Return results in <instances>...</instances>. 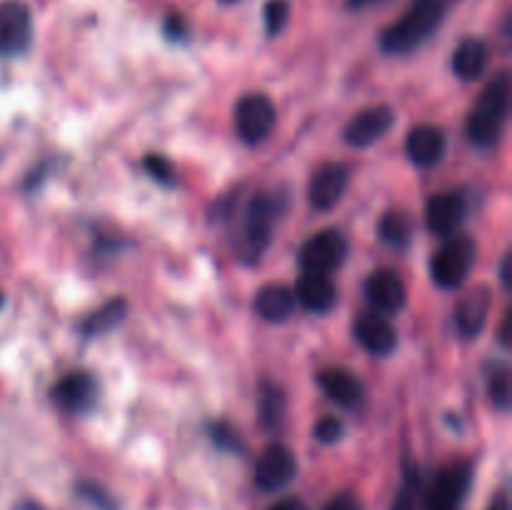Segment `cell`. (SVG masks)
Segmentation results:
<instances>
[{"label":"cell","mask_w":512,"mask_h":510,"mask_svg":"<svg viewBox=\"0 0 512 510\" xmlns=\"http://www.w3.org/2000/svg\"><path fill=\"white\" fill-rule=\"evenodd\" d=\"M510 113V75L498 73L488 83V88L480 93L475 105L470 108L468 123H465V135L473 145L488 150L498 145L503 135L505 123Z\"/></svg>","instance_id":"1"},{"label":"cell","mask_w":512,"mask_h":510,"mask_svg":"<svg viewBox=\"0 0 512 510\" xmlns=\"http://www.w3.org/2000/svg\"><path fill=\"white\" fill-rule=\"evenodd\" d=\"M455 0H415L413 8L390 25L380 38V48L388 55H405L418 50L440 28Z\"/></svg>","instance_id":"2"},{"label":"cell","mask_w":512,"mask_h":510,"mask_svg":"<svg viewBox=\"0 0 512 510\" xmlns=\"http://www.w3.org/2000/svg\"><path fill=\"white\" fill-rule=\"evenodd\" d=\"M285 213L283 193H258L245 208L243 230H240V253L245 260H258L273 238L275 223Z\"/></svg>","instance_id":"3"},{"label":"cell","mask_w":512,"mask_h":510,"mask_svg":"<svg viewBox=\"0 0 512 510\" xmlns=\"http://www.w3.org/2000/svg\"><path fill=\"white\" fill-rule=\"evenodd\" d=\"M475 258H478V245L470 235H450L430 260V278L445 290L458 288L473 270Z\"/></svg>","instance_id":"4"},{"label":"cell","mask_w":512,"mask_h":510,"mask_svg":"<svg viewBox=\"0 0 512 510\" xmlns=\"http://www.w3.org/2000/svg\"><path fill=\"white\" fill-rule=\"evenodd\" d=\"M473 485V463L460 460L448 465L435 475L428 495H425V510H460Z\"/></svg>","instance_id":"5"},{"label":"cell","mask_w":512,"mask_h":510,"mask_svg":"<svg viewBox=\"0 0 512 510\" xmlns=\"http://www.w3.org/2000/svg\"><path fill=\"white\" fill-rule=\"evenodd\" d=\"M275 128V105L268 95L248 93L235 105V130L248 145L263 143Z\"/></svg>","instance_id":"6"},{"label":"cell","mask_w":512,"mask_h":510,"mask_svg":"<svg viewBox=\"0 0 512 510\" xmlns=\"http://www.w3.org/2000/svg\"><path fill=\"white\" fill-rule=\"evenodd\" d=\"M348 250L350 245L340 230H320L318 235H313V238L300 248V265L305 268V273L328 275L345 263Z\"/></svg>","instance_id":"7"},{"label":"cell","mask_w":512,"mask_h":510,"mask_svg":"<svg viewBox=\"0 0 512 510\" xmlns=\"http://www.w3.org/2000/svg\"><path fill=\"white\" fill-rule=\"evenodd\" d=\"M33 40V15L23 0H0V55L25 53Z\"/></svg>","instance_id":"8"},{"label":"cell","mask_w":512,"mask_h":510,"mask_svg":"<svg viewBox=\"0 0 512 510\" xmlns=\"http://www.w3.org/2000/svg\"><path fill=\"white\" fill-rule=\"evenodd\" d=\"M298 475V460H295L293 450L285 448L283 443H273L260 453L258 463H255V485L263 493H275L290 485Z\"/></svg>","instance_id":"9"},{"label":"cell","mask_w":512,"mask_h":510,"mask_svg":"<svg viewBox=\"0 0 512 510\" xmlns=\"http://www.w3.org/2000/svg\"><path fill=\"white\" fill-rule=\"evenodd\" d=\"M470 213V198L463 190H448V193H438L425 203V223H428L430 233L450 238L460 225L465 223Z\"/></svg>","instance_id":"10"},{"label":"cell","mask_w":512,"mask_h":510,"mask_svg":"<svg viewBox=\"0 0 512 510\" xmlns=\"http://www.w3.org/2000/svg\"><path fill=\"white\" fill-rule=\"evenodd\" d=\"M50 398L58 405L63 413L80 415L85 410H90L98 400V383L90 373H83V370H75V373L63 375L58 383L50 388Z\"/></svg>","instance_id":"11"},{"label":"cell","mask_w":512,"mask_h":510,"mask_svg":"<svg viewBox=\"0 0 512 510\" xmlns=\"http://www.w3.org/2000/svg\"><path fill=\"white\" fill-rule=\"evenodd\" d=\"M395 125V110L390 105H370L360 110L348 125H345V143L353 148H368L378 143L385 133Z\"/></svg>","instance_id":"12"},{"label":"cell","mask_w":512,"mask_h":510,"mask_svg":"<svg viewBox=\"0 0 512 510\" xmlns=\"http://www.w3.org/2000/svg\"><path fill=\"white\" fill-rule=\"evenodd\" d=\"M350 183V170L343 163H325L308 183V200L315 210H330L343 200Z\"/></svg>","instance_id":"13"},{"label":"cell","mask_w":512,"mask_h":510,"mask_svg":"<svg viewBox=\"0 0 512 510\" xmlns=\"http://www.w3.org/2000/svg\"><path fill=\"white\" fill-rule=\"evenodd\" d=\"M353 333L355 340L368 350L370 355H385L395 353L398 348V330L393 328L388 318L383 313H363L358 315L353 325Z\"/></svg>","instance_id":"14"},{"label":"cell","mask_w":512,"mask_h":510,"mask_svg":"<svg viewBox=\"0 0 512 510\" xmlns=\"http://www.w3.org/2000/svg\"><path fill=\"white\" fill-rule=\"evenodd\" d=\"M365 295H368L370 305L375 308V313L395 315L405 308L408 303V290L405 283L400 280L398 273L393 270H378L368 278L365 283Z\"/></svg>","instance_id":"15"},{"label":"cell","mask_w":512,"mask_h":510,"mask_svg":"<svg viewBox=\"0 0 512 510\" xmlns=\"http://www.w3.org/2000/svg\"><path fill=\"white\" fill-rule=\"evenodd\" d=\"M445 140L443 128L433 123L415 125L413 130L405 138V153H408L410 163H415L418 168H430V165L438 163L445 153Z\"/></svg>","instance_id":"16"},{"label":"cell","mask_w":512,"mask_h":510,"mask_svg":"<svg viewBox=\"0 0 512 510\" xmlns=\"http://www.w3.org/2000/svg\"><path fill=\"white\" fill-rule=\"evenodd\" d=\"M295 300H298L305 310H310V313L325 315L335 308V303H338V288H335L330 275L305 273L300 275L298 285H295Z\"/></svg>","instance_id":"17"},{"label":"cell","mask_w":512,"mask_h":510,"mask_svg":"<svg viewBox=\"0 0 512 510\" xmlns=\"http://www.w3.org/2000/svg\"><path fill=\"white\" fill-rule=\"evenodd\" d=\"M318 385L340 408H358L365 400V388L350 370L325 368L318 373Z\"/></svg>","instance_id":"18"},{"label":"cell","mask_w":512,"mask_h":510,"mask_svg":"<svg viewBox=\"0 0 512 510\" xmlns=\"http://www.w3.org/2000/svg\"><path fill=\"white\" fill-rule=\"evenodd\" d=\"M490 305H493V295H490L485 285H478V288H473L460 300L458 308H455V325H458V330L465 338L480 335V330L488 323Z\"/></svg>","instance_id":"19"},{"label":"cell","mask_w":512,"mask_h":510,"mask_svg":"<svg viewBox=\"0 0 512 510\" xmlns=\"http://www.w3.org/2000/svg\"><path fill=\"white\" fill-rule=\"evenodd\" d=\"M295 303H298V300H295L293 288L280 283H270L258 290L253 305H255V313H258L263 320H268V323H285V320L293 315Z\"/></svg>","instance_id":"20"},{"label":"cell","mask_w":512,"mask_h":510,"mask_svg":"<svg viewBox=\"0 0 512 510\" xmlns=\"http://www.w3.org/2000/svg\"><path fill=\"white\" fill-rule=\"evenodd\" d=\"M450 65H453L455 75L460 80H478L485 73V68H488V45L480 38L463 40L455 48Z\"/></svg>","instance_id":"21"},{"label":"cell","mask_w":512,"mask_h":510,"mask_svg":"<svg viewBox=\"0 0 512 510\" xmlns=\"http://www.w3.org/2000/svg\"><path fill=\"white\" fill-rule=\"evenodd\" d=\"M125 315H128V300L113 298L108 300V303L100 305L98 310H93V313L80 323V333H83L85 338H98V335L108 333L115 325L123 323Z\"/></svg>","instance_id":"22"},{"label":"cell","mask_w":512,"mask_h":510,"mask_svg":"<svg viewBox=\"0 0 512 510\" xmlns=\"http://www.w3.org/2000/svg\"><path fill=\"white\" fill-rule=\"evenodd\" d=\"M380 238L390 248H408L413 243V223L400 210H390L380 220Z\"/></svg>","instance_id":"23"},{"label":"cell","mask_w":512,"mask_h":510,"mask_svg":"<svg viewBox=\"0 0 512 510\" xmlns=\"http://www.w3.org/2000/svg\"><path fill=\"white\" fill-rule=\"evenodd\" d=\"M485 385H488L490 403L498 410L510 408V368L503 360H493L485 368Z\"/></svg>","instance_id":"24"},{"label":"cell","mask_w":512,"mask_h":510,"mask_svg":"<svg viewBox=\"0 0 512 510\" xmlns=\"http://www.w3.org/2000/svg\"><path fill=\"white\" fill-rule=\"evenodd\" d=\"M283 405L285 398L280 393L278 385L268 383L263 388V398H260V420H263L265 428H278L280 420H283Z\"/></svg>","instance_id":"25"},{"label":"cell","mask_w":512,"mask_h":510,"mask_svg":"<svg viewBox=\"0 0 512 510\" xmlns=\"http://www.w3.org/2000/svg\"><path fill=\"white\" fill-rule=\"evenodd\" d=\"M208 435L220 450H228V453H240V450H243V438H240L238 430H235L230 423H225V420H215V423H210Z\"/></svg>","instance_id":"26"},{"label":"cell","mask_w":512,"mask_h":510,"mask_svg":"<svg viewBox=\"0 0 512 510\" xmlns=\"http://www.w3.org/2000/svg\"><path fill=\"white\" fill-rule=\"evenodd\" d=\"M418 508H420V475L413 465V468H408L403 488H400V493L395 495V503L390 510H418Z\"/></svg>","instance_id":"27"},{"label":"cell","mask_w":512,"mask_h":510,"mask_svg":"<svg viewBox=\"0 0 512 510\" xmlns=\"http://www.w3.org/2000/svg\"><path fill=\"white\" fill-rule=\"evenodd\" d=\"M288 18H290L288 0H268V3H265L263 20H265V33H268L270 38H273V35H278L280 30L285 28Z\"/></svg>","instance_id":"28"},{"label":"cell","mask_w":512,"mask_h":510,"mask_svg":"<svg viewBox=\"0 0 512 510\" xmlns=\"http://www.w3.org/2000/svg\"><path fill=\"white\" fill-rule=\"evenodd\" d=\"M143 165H145V170H148V175L155 180V183H160V185H173L175 183L173 163H170L168 158H163V155L148 153V155H145Z\"/></svg>","instance_id":"29"},{"label":"cell","mask_w":512,"mask_h":510,"mask_svg":"<svg viewBox=\"0 0 512 510\" xmlns=\"http://www.w3.org/2000/svg\"><path fill=\"white\" fill-rule=\"evenodd\" d=\"M313 435H315V438H318L323 445L338 443V440L345 435L343 420L333 418V415H325V418H320L318 423H315Z\"/></svg>","instance_id":"30"},{"label":"cell","mask_w":512,"mask_h":510,"mask_svg":"<svg viewBox=\"0 0 512 510\" xmlns=\"http://www.w3.org/2000/svg\"><path fill=\"white\" fill-rule=\"evenodd\" d=\"M78 495L83 500H88L90 505H95L98 510H115L113 495L105 493L98 483H88V480H83V483H78Z\"/></svg>","instance_id":"31"},{"label":"cell","mask_w":512,"mask_h":510,"mask_svg":"<svg viewBox=\"0 0 512 510\" xmlns=\"http://www.w3.org/2000/svg\"><path fill=\"white\" fill-rule=\"evenodd\" d=\"M163 30L165 35H168V40H183L185 35H188V23H185V18L180 13H170L168 18H165Z\"/></svg>","instance_id":"32"},{"label":"cell","mask_w":512,"mask_h":510,"mask_svg":"<svg viewBox=\"0 0 512 510\" xmlns=\"http://www.w3.org/2000/svg\"><path fill=\"white\" fill-rule=\"evenodd\" d=\"M325 510H363L360 508V500L350 493H340L325 505Z\"/></svg>","instance_id":"33"},{"label":"cell","mask_w":512,"mask_h":510,"mask_svg":"<svg viewBox=\"0 0 512 510\" xmlns=\"http://www.w3.org/2000/svg\"><path fill=\"white\" fill-rule=\"evenodd\" d=\"M510 320H512V313L510 310H505L503 323H500V333H498L500 345H503V348H510Z\"/></svg>","instance_id":"34"},{"label":"cell","mask_w":512,"mask_h":510,"mask_svg":"<svg viewBox=\"0 0 512 510\" xmlns=\"http://www.w3.org/2000/svg\"><path fill=\"white\" fill-rule=\"evenodd\" d=\"M510 265H512V253L508 250V253L503 255V263H500V280H503V288L510 290Z\"/></svg>","instance_id":"35"},{"label":"cell","mask_w":512,"mask_h":510,"mask_svg":"<svg viewBox=\"0 0 512 510\" xmlns=\"http://www.w3.org/2000/svg\"><path fill=\"white\" fill-rule=\"evenodd\" d=\"M270 510H305V505L293 498V500H280V503H275Z\"/></svg>","instance_id":"36"},{"label":"cell","mask_w":512,"mask_h":510,"mask_svg":"<svg viewBox=\"0 0 512 510\" xmlns=\"http://www.w3.org/2000/svg\"><path fill=\"white\" fill-rule=\"evenodd\" d=\"M488 510H510V503H508V495L505 493H498L493 498V503H490Z\"/></svg>","instance_id":"37"},{"label":"cell","mask_w":512,"mask_h":510,"mask_svg":"<svg viewBox=\"0 0 512 510\" xmlns=\"http://www.w3.org/2000/svg\"><path fill=\"white\" fill-rule=\"evenodd\" d=\"M13 510H48V508L40 505L38 500H20V503H15Z\"/></svg>","instance_id":"38"},{"label":"cell","mask_w":512,"mask_h":510,"mask_svg":"<svg viewBox=\"0 0 512 510\" xmlns=\"http://www.w3.org/2000/svg\"><path fill=\"white\" fill-rule=\"evenodd\" d=\"M378 3H385V0H348V8H370V5H378Z\"/></svg>","instance_id":"39"},{"label":"cell","mask_w":512,"mask_h":510,"mask_svg":"<svg viewBox=\"0 0 512 510\" xmlns=\"http://www.w3.org/2000/svg\"><path fill=\"white\" fill-rule=\"evenodd\" d=\"M220 3H238V0H220Z\"/></svg>","instance_id":"40"},{"label":"cell","mask_w":512,"mask_h":510,"mask_svg":"<svg viewBox=\"0 0 512 510\" xmlns=\"http://www.w3.org/2000/svg\"><path fill=\"white\" fill-rule=\"evenodd\" d=\"M0 305H3V293H0Z\"/></svg>","instance_id":"41"}]
</instances>
